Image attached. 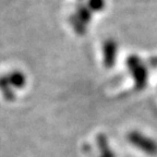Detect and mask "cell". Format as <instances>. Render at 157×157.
<instances>
[{"instance_id": "cell-1", "label": "cell", "mask_w": 157, "mask_h": 157, "mask_svg": "<svg viewBox=\"0 0 157 157\" xmlns=\"http://www.w3.org/2000/svg\"><path fill=\"white\" fill-rule=\"evenodd\" d=\"M127 66L132 73L136 88L139 90L144 88V86L147 83V70L144 64L141 62V60L136 56H131L128 58Z\"/></svg>"}, {"instance_id": "cell-2", "label": "cell", "mask_w": 157, "mask_h": 157, "mask_svg": "<svg viewBox=\"0 0 157 157\" xmlns=\"http://www.w3.org/2000/svg\"><path fill=\"white\" fill-rule=\"evenodd\" d=\"M129 141L139 147L143 152L150 155L157 154V143L151 137L145 136L144 134L139 132H132L129 134Z\"/></svg>"}, {"instance_id": "cell-3", "label": "cell", "mask_w": 157, "mask_h": 157, "mask_svg": "<svg viewBox=\"0 0 157 157\" xmlns=\"http://www.w3.org/2000/svg\"><path fill=\"white\" fill-rule=\"evenodd\" d=\"M118 56V45L113 39H107L103 45V61L104 66L111 68L115 66Z\"/></svg>"}, {"instance_id": "cell-4", "label": "cell", "mask_w": 157, "mask_h": 157, "mask_svg": "<svg viewBox=\"0 0 157 157\" xmlns=\"http://www.w3.org/2000/svg\"><path fill=\"white\" fill-rule=\"evenodd\" d=\"M72 17H75L78 22L83 24L84 26H86L92 21V11L88 9V7L86 5L78 3V8L75 10V13L72 14Z\"/></svg>"}, {"instance_id": "cell-5", "label": "cell", "mask_w": 157, "mask_h": 157, "mask_svg": "<svg viewBox=\"0 0 157 157\" xmlns=\"http://www.w3.org/2000/svg\"><path fill=\"white\" fill-rule=\"evenodd\" d=\"M7 80L11 86H14L15 88H22L26 83L24 74L21 71H12L10 74H8Z\"/></svg>"}, {"instance_id": "cell-6", "label": "cell", "mask_w": 157, "mask_h": 157, "mask_svg": "<svg viewBox=\"0 0 157 157\" xmlns=\"http://www.w3.org/2000/svg\"><path fill=\"white\" fill-rule=\"evenodd\" d=\"M0 91L2 92L3 97L7 99V101H12L14 98V93L12 91V87L8 82L7 78L6 76H2L0 78Z\"/></svg>"}, {"instance_id": "cell-7", "label": "cell", "mask_w": 157, "mask_h": 157, "mask_svg": "<svg viewBox=\"0 0 157 157\" xmlns=\"http://www.w3.org/2000/svg\"><path fill=\"white\" fill-rule=\"evenodd\" d=\"M86 6L92 12H101L106 8V0H87Z\"/></svg>"}]
</instances>
